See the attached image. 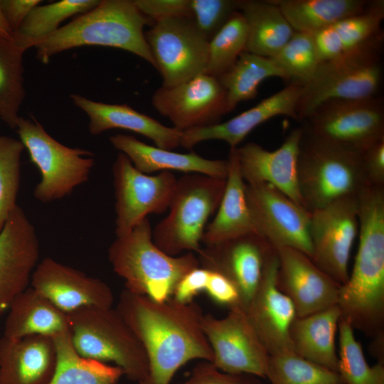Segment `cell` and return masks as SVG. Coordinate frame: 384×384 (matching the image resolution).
Returning a JSON list of instances; mask_svg holds the SVG:
<instances>
[{
    "mask_svg": "<svg viewBox=\"0 0 384 384\" xmlns=\"http://www.w3.org/2000/svg\"><path fill=\"white\" fill-rule=\"evenodd\" d=\"M144 347L149 370L137 384H170L178 369L195 359L213 361L203 331V312L193 302H158L124 289L116 307Z\"/></svg>",
    "mask_w": 384,
    "mask_h": 384,
    "instance_id": "6da1fadb",
    "label": "cell"
},
{
    "mask_svg": "<svg viewBox=\"0 0 384 384\" xmlns=\"http://www.w3.org/2000/svg\"><path fill=\"white\" fill-rule=\"evenodd\" d=\"M359 244L353 270L341 285V319L374 338L384 336V188L358 196Z\"/></svg>",
    "mask_w": 384,
    "mask_h": 384,
    "instance_id": "7a4b0ae2",
    "label": "cell"
},
{
    "mask_svg": "<svg viewBox=\"0 0 384 384\" xmlns=\"http://www.w3.org/2000/svg\"><path fill=\"white\" fill-rule=\"evenodd\" d=\"M153 24L133 0H101L94 9L60 27L33 47L37 59L44 64L54 55L67 50L100 46L132 53L154 68L144 31L146 25Z\"/></svg>",
    "mask_w": 384,
    "mask_h": 384,
    "instance_id": "3957f363",
    "label": "cell"
},
{
    "mask_svg": "<svg viewBox=\"0 0 384 384\" xmlns=\"http://www.w3.org/2000/svg\"><path fill=\"white\" fill-rule=\"evenodd\" d=\"M114 272L124 279L125 289L132 293L164 302L172 297L181 279L200 267L192 252L171 256L154 242L147 218L129 233L116 238L108 249Z\"/></svg>",
    "mask_w": 384,
    "mask_h": 384,
    "instance_id": "277c9868",
    "label": "cell"
},
{
    "mask_svg": "<svg viewBox=\"0 0 384 384\" xmlns=\"http://www.w3.org/2000/svg\"><path fill=\"white\" fill-rule=\"evenodd\" d=\"M302 127L298 185L302 206L308 211L343 198L358 197L370 186L363 171L362 152L321 139Z\"/></svg>",
    "mask_w": 384,
    "mask_h": 384,
    "instance_id": "5b68a950",
    "label": "cell"
},
{
    "mask_svg": "<svg viewBox=\"0 0 384 384\" xmlns=\"http://www.w3.org/2000/svg\"><path fill=\"white\" fill-rule=\"evenodd\" d=\"M68 315L71 342L80 356L112 362L137 383L146 376L144 347L116 309L85 307Z\"/></svg>",
    "mask_w": 384,
    "mask_h": 384,
    "instance_id": "8992f818",
    "label": "cell"
},
{
    "mask_svg": "<svg viewBox=\"0 0 384 384\" xmlns=\"http://www.w3.org/2000/svg\"><path fill=\"white\" fill-rule=\"evenodd\" d=\"M225 184L226 178L194 173L177 179L169 214L152 230L154 244L171 256L184 251L197 253L206 223L218 210Z\"/></svg>",
    "mask_w": 384,
    "mask_h": 384,
    "instance_id": "52a82bcc",
    "label": "cell"
},
{
    "mask_svg": "<svg viewBox=\"0 0 384 384\" xmlns=\"http://www.w3.org/2000/svg\"><path fill=\"white\" fill-rule=\"evenodd\" d=\"M383 45L377 46L320 62L302 88L297 105L299 122L329 100L378 96L383 78Z\"/></svg>",
    "mask_w": 384,
    "mask_h": 384,
    "instance_id": "ba28073f",
    "label": "cell"
},
{
    "mask_svg": "<svg viewBox=\"0 0 384 384\" xmlns=\"http://www.w3.org/2000/svg\"><path fill=\"white\" fill-rule=\"evenodd\" d=\"M16 129L31 161L41 172V181L33 191L38 201L50 203L61 199L88 181L95 164L93 153L58 142L34 118L20 117Z\"/></svg>",
    "mask_w": 384,
    "mask_h": 384,
    "instance_id": "9c48e42d",
    "label": "cell"
},
{
    "mask_svg": "<svg viewBox=\"0 0 384 384\" xmlns=\"http://www.w3.org/2000/svg\"><path fill=\"white\" fill-rule=\"evenodd\" d=\"M300 123L321 139L363 152L384 138L383 99L378 95L362 100H329Z\"/></svg>",
    "mask_w": 384,
    "mask_h": 384,
    "instance_id": "30bf717a",
    "label": "cell"
},
{
    "mask_svg": "<svg viewBox=\"0 0 384 384\" xmlns=\"http://www.w3.org/2000/svg\"><path fill=\"white\" fill-rule=\"evenodd\" d=\"M144 36L162 87H173L206 73L209 41L188 18L156 22Z\"/></svg>",
    "mask_w": 384,
    "mask_h": 384,
    "instance_id": "8fae6325",
    "label": "cell"
},
{
    "mask_svg": "<svg viewBox=\"0 0 384 384\" xmlns=\"http://www.w3.org/2000/svg\"><path fill=\"white\" fill-rule=\"evenodd\" d=\"M115 194V234L129 233L150 213L169 209L177 178L171 171L148 175L119 152L112 164Z\"/></svg>",
    "mask_w": 384,
    "mask_h": 384,
    "instance_id": "7c38bea8",
    "label": "cell"
},
{
    "mask_svg": "<svg viewBox=\"0 0 384 384\" xmlns=\"http://www.w3.org/2000/svg\"><path fill=\"white\" fill-rule=\"evenodd\" d=\"M201 326L216 368L265 378L270 354L242 308L230 309L223 318L203 314Z\"/></svg>",
    "mask_w": 384,
    "mask_h": 384,
    "instance_id": "4fadbf2b",
    "label": "cell"
},
{
    "mask_svg": "<svg viewBox=\"0 0 384 384\" xmlns=\"http://www.w3.org/2000/svg\"><path fill=\"white\" fill-rule=\"evenodd\" d=\"M245 196L257 234L276 250L294 248L311 257V212L270 183H245Z\"/></svg>",
    "mask_w": 384,
    "mask_h": 384,
    "instance_id": "5bb4252c",
    "label": "cell"
},
{
    "mask_svg": "<svg viewBox=\"0 0 384 384\" xmlns=\"http://www.w3.org/2000/svg\"><path fill=\"white\" fill-rule=\"evenodd\" d=\"M358 233V197L343 198L311 212V259L341 285L348 278L350 254Z\"/></svg>",
    "mask_w": 384,
    "mask_h": 384,
    "instance_id": "9a60e30c",
    "label": "cell"
},
{
    "mask_svg": "<svg viewBox=\"0 0 384 384\" xmlns=\"http://www.w3.org/2000/svg\"><path fill=\"white\" fill-rule=\"evenodd\" d=\"M151 102L181 131L220 123L227 114L224 87L218 78L206 73L173 87H160L152 95Z\"/></svg>",
    "mask_w": 384,
    "mask_h": 384,
    "instance_id": "2e32d148",
    "label": "cell"
},
{
    "mask_svg": "<svg viewBox=\"0 0 384 384\" xmlns=\"http://www.w3.org/2000/svg\"><path fill=\"white\" fill-rule=\"evenodd\" d=\"M274 250L263 237L252 233L201 247L197 257L200 267L224 274L236 285L245 311Z\"/></svg>",
    "mask_w": 384,
    "mask_h": 384,
    "instance_id": "e0dca14e",
    "label": "cell"
},
{
    "mask_svg": "<svg viewBox=\"0 0 384 384\" xmlns=\"http://www.w3.org/2000/svg\"><path fill=\"white\" fill-rule=\"evenodd\" d=\"M39 252L36 229L17 205L0 233V319L28 287Z\"/></svg>",
    "mask_w": 384,
    "mask_h": 384,
    "instance_id": "ac0fdd59",
    "label": "cell"
},
{
    "mask_svg": "<svg viewBox=\"0 0 384 384\" xmlns=\"http://www.w3.org/2000/svg\"><path fill=\"white\" fill-rule=\"evenodd\" d=\"M31 287L66 314L85 307H112L114 297L104 281L51 257L37 264Z\"/></svg>",
    "mask_w": 384,
    "mask_h": 384,
    "instance_id": "d6986e66",
    "label": "cell"
},
{
    "mask_svg": "<svg viewBox=\"0 0 384 384\" xmlns=\"http://www.w3.org/2000/svg\"><path fill=\"white\" fill-rule=\"evenodd\" d=\"M278 257L274 250L267 259L261 280L245 312L270 355L293 351L290 326L297 317L291 299L277 285Z\"/></svg>",
    "mask_w": 384,
    "mask_h": 384,
    "instance_id": "ffe728a7",
    "label": "cell"
},
{
    "mask_svg": "<svg viewBox=\"0 0 384 384\" xmlns=\"http://www.w3.org/2000/svg\"><path fill=\"white\" fill-rule=\"evenodd\" d=\"M277 285L292 302L297 316H304L337 305L341 284L318 267L302 252L277 250Z\"/></svg>",
    "mask_w": 384,
    "mask_h": 384,
    "instance_id": "44dd1931",
    "label": "cell"
},
{
    "mask_svg": "<svg viewBox=\"0 0 384 384\" xmlns=\"http://www.w3.org/2000/svg\"><path fill=\"white\" fill-rule=\"evenodd\" d=\"M302 134V126L294 128L282 145L274 151L265 149L255 142L236 147L238 165L244 181L247 184L270 183L302 206L297 175Z\"/></svg>",
    "mask_w": 384,
    "mask_h": 384,
    "instance_id": "7402d4cb",
    "label": "cell"
},
{
    "mask_svg": "<svg viewBox=\"0 0 384 384\" xmlns=\"http://www.w3.org/2000/svg\"><path fill=\"white\" fill-rule=\"evenodd\" d=\"M302 88L287 84L280 91L226 122L182 131L180 146L191 149L201 142L220 140L227 142L230 148H235L255 128L271 118L283 115L299 122L297 105Z\"/></svg>",
    "mask_w": 384,
    "mask_h": 384,
    "instance_id": "603a6c76",
    "label": "cell"
},
{
    "mask_svg": "<svg viewBox=\"0 0 384 384\" xmlns=\"http://www.w3.org/2000/svg\"><path fill=\"white\" fill-rule=\"evenodd\" d=\"M57 361L54 340L43 335L0 338V384H48Z\"/></svg>",
    "mask_w": 384,
    "mask_h": 384,
    "instance_id": "cb8c5ba5",
    "label": "cell"
},
{
    "mask_svg": "<svg viewBox=\"0 0 384 384\" xmlns=\"http://www.w3.org/2000/svg\"><path fill=\"white\" fill-rule=\"evenodd\" d=\"M70 98L87 115L88 129L92 135L122 129L147 137L161 149L173 150L180 146L182 131L165 126L127 105L97 102L78 94L70 95Z\"/></svg>",
    "mask_w": 384,
    "mask_h": 384,
    "instance_id": "d4e9b609",
    "label": "cell"
},
{
    "mask_svg": "<svg viewBox=\"0 0 384 384\" xmlns=\"http://www.w3.org/2000/svg\"><path fill=\"white\" fill-rule=\"evenodd\" d=\"M384 1L371 0L363 11L312 35L320 62L383 45Z\"/></svg>",
    "mask_w": 384,
    "mask_h": 384,
    "instance_id": "484cf974",
    "label": "cell"
},
{
    "mask_svg": "<svg viewBox=\"0 0 384 384\" xmlns=\"http://www.w3.org/2000/svg\"><path fill=\"white\" fill-rule=\"evenodd\" d=\"M110 142L129 158L137 170L146 174L174 170L218 178H226L228 176V160L208 159L193 151L177 153L149 145L127 134L113 135L110 137Z\"/></svg>",
    "mask_w": 384,
    "mask_h": 384,
    "instance_id": "4316f807",
    "label": "cell"
},
{
    "mask_svg": "<svg viewBox=\"0 0 384 384\" xmlns=\"http://www.w3.org/2000/svg\"><path fill=\"white\" fill-rule=\"evenodd\" d=\"M340 318L338 305L297 316L289 332L292 351L302 358L338 372L336 338Z\"/></svg>",
    "mask_w": 384,
    "mask_h": 384,
    "instance_id": "83f0119b",
    "label": "cell"
},
{
    "mask_svg": "<svg viewBox=\"0 0 384 384\" xmlns=\"http://www.w3.org/2000/svg\"><path fill=\"white\" fill-rule=\"evenodd\" d=\"M225 191L213 220L204 230L201 242L214 245L256 233L245 196V182L240 171L236 147L230 148Z\"/></svg>",
    "mask_w": 384,
    "mask_h": 384,
    "instance_id": "f1b7e54d",
    "label": "cell"
},
{
    "mask_svg": "<svg viewBox=\"0 0 384 384\" xmlns=\"http://www.w3.org/2000/svg\"><path fill=\"white\" fill-rule=\"evenodd\" d=\"M69 330L68 315L30 287L12 302L3 336L11 338L31 335L53 338Z\"/></svg>",
    "mask_w": 384,
    "mask_h": 384,
    "instance_id": "f546056e",
    "label": "cell"
},
{
    "mask_svg": "<svg viewBox=\"0 0 384 384\" xmlns=\"http://www.w3.org/2000/svg\"><path fill=\"white\" fill-rule=\"evenodd\" d=\"M238 9L247 26L245 51L272 58L295 32L272 0H239Z\"/></svg>",
    "mask_w": 384,
    "mask_h": 384,
    "instance_id": "4dcf8cb0",
    "label": "cell"
},
{
    "mask_svg": "<svg viewBox=\"0 0 384 384\" xmlns=\"http://www.w3.org/2000/svg\"><path fill=\"white\" fill-rule=\"evenodd\" d=\"M295 32L314 35L365 10L371 0H272Z\"/></svg>",
    "mask_w": 384,
    "mask_h": 384,
    "instance_id": "1f68e13d",
    "label": "cell"
},
{
    "mask_svg": "<svg viewBox=\"0 0 384 384\" xmlns=\"http://www.w3.org/2000/svg\"><path fill=\"white\" fill-rule=\"evenodd\" d=\"M53 338L57 361L48 384H118L124 375L122 370L117 366L80 356L73 346L70 331Z\"/></svg>",
    "mask_w": 384,
    "mask_h": 384,
    "instance_id": "d6a6232c",
    "label": "cell"
},
{
    "mask_svg": "<svg viewBox=\"0 0 384 384\" xmlns=\"http://www.w3.org/2000/svg\"><path fill=\"white\" fill-rule=\"evenodd\" d=\"M285 75L271 58L243 51L233 65L218 78L226 92L227 114L238 103L254 99L259 85L267 78Z\"/></svg>",
    "mask_w": 384,
    "mask_h": 384,
    "instance_id": "836d02e7",
    "label": "cell"
},
{
    "mask_svg": "<svg viewBox=\"0 0 384 384\" xmlns=\"http://www.w3.org/2000/svg\"><path fill=\"white\" fill-rule=\"evenodd\" d=\"M101 0H61L33 8L13 33V41L23 52L58 28L65 19L85 14Z\"/></svg>",
    "mask_w": 384,
    "mask_h": 384,
    "instance_id": "e575fe53",
    "label": "cell"
},
{
    "mask_svg": "<svg viewBox=\"0 0 384 384\" xmlns=\"http://www.w3.org/2000/svg\"><path fill=\"white\" fill-rule=\"evenodd\" d=\"M13 41L0 37V119L16 129L24 100L23 54Z\"/></svg>",
    "mask_w": 384,
    "mask_h": 384,
    "instance_id": "d590c367",
    "label": "cell"
},
{
    "mask_svg": "<svg viewBox=\"0 0 384 384\" xmlns=\"http://www.w3.org/2000/svg\"><path fill=\"white\" fill-rule=\"evenodd\" d=\"M338 373L344 384H384V363L370 366L350 324L338 323Z\"/></svg>",
    "mask_w": 384,
    "mask_h": 384,
    "instance_id": "8d00e7d4",
    "label": "cell"
},
{
    "mask_svg": "<svg viewBox=\"0 0 384 384\" xmlns=\"http://www.w3.org/2000/svg\"><path fill=\"white\" fill-rule=\"evenodd\" d=\"M265 378L270 384H344L338 372L294 351L270 355Z\"/></svg>",
    "mask_w": 384,
    "mask_h": 384,
    "instance_id": "74e56055",
    "label": "cell"
},
{
    "mask_svg": "<svg viewBox=\"0 0 384 384\" xmlns=\"http://www.w3.org/2000/svg\"><path fill=\"white\" fill-rule=\"evenodd\" d=\"M247 26L241 12L235 11L210 40L206 74L219 78L226 73L245 51Z\"/></svg>",
    "mask_w": 384,
    "mask_h": 384,
    "instance_id": "f35d334b",
    "label": "cell"
},
{
    "mask_svg": "<svg viewBox=\"0 0 384 384\" xmlns=\"http://www.w3.org/2000/svg\"><path fill=\"white\" fill-rule=\"evenodd\" d=\"M285 75L287 84L304 87L320 61L313 36L294 32L288 42L271 58Z\"/></svg>",
    "mask_w": 384,
    "mask_h": 384,
    "instance_id": "ab89813d",
    "label": "cell"
},
{
    "mask_svg": "<svg viewBox=\"0 0 384 384\" xmlns=\"http://www.w3.org/2000/svg\"><path fill=\"white\" fill-rule=\"evenodd\" d=\"M24 149L20 139L0 136V233L17 206L21 158Z\"/></svg>",
    "mask_w": 384,
    "mask_h": 384,
    "instance_id": "60d3db41",
    "label": "cell"
},
{
    "mask_svg": "<svg viewBox=\"0 0 384 384\" xmlns=\"http://www.w3.org/2000/svg\"><path fill=\"white\" fill-rule=\"evenodd\" d=\"M238 3L239 0H190L188 18L210 41L238 10Z\"/></svg>",
    "mask_w": 384,
    "mask_h": 384,
    "instance_id": "b9f144b4",
    "label": "cell"
},
{
    "mask_svg": "<svg viewBox=\"0 0 384 384\" xmlns=\"http://www.w3.org/2000/svg\"><path fill=\"white\" fill-rule=\"evenodd\" d=\"M180 384H262L260 378L247 374L230 373L220 370L211 362L203 361L196 365L186 380Z\"/></svg>",
    "mask_w": 384,
    "mask_h": 384,
    "instance_id": "7bdbcfd3",
    "label": "cell"
},
{
    "mask_svg": "<svg viewBox=\"0 0 384 384\" xmlns=\"http://www.w3.org/2000/svg\"><path fill=\"white\" fill-rule=\"evenodd\" d=\"M138 9L154 23L160 21L189 16L190 0H133Z\"/></svg>",
    "mask_w": 384,
    "mask_h": 384,
    "instance_id": "ee69618b",
    "label": "cell"
},
{
    "mask_svg": "<svg viewBox=\"0 0 384 384\" xmlns=\"http://www.w3.org/2000/svg\"><path fill=\"white\" fill-rule=\"evenodd\" d=\"M205 292L214 302L227 307L228 310L242 308L238 287L228 277L220 272L210 271Z\"/></svg>",
    "mask_w": 384,
    "mask_h": 384,
    "instance_id": "f6af8a7d",
    "label": "cell"
},
{
    "mask_svg": "<svg viewBox=\"0 0 384 384\" xmlns=\"http://www.w3.org/2000/svg\"><path fill=\"white\" fill-rule=\"evenodd\" d=\"M210 271L198 267L185 274L176 284L171 299L181 304H189L205 292Z\"/></svg>",
    "mask_w": 384,
    "mask_h": 384,
    "instance_id": "bcb514c9",
    "label": "cell"
},
{
    "mask_svg": "<svg viewBox=\"0 0 384 384\" xmlns=\"http://www.w3.org/2000/svg\"><path fill=\"white\" fill-rule=\"evenodd\" d=\"M362 164L368 183L384 187V138L362 152Z\"/></svg>",
    "mask_w": 384,
    "mask_h": 384,
    "instance_id": "7dc6e473",
    "label": "cell"
},
{
    "mask_svg": "<svg viewBox=\"0 0 384 384\" xmlns=\"http://www.w3.org/2000/svg\"><path fill=\"white\" fill-rule=\"evenodd\" d=\"M41 2V0H0L4 17L13 33L30 11Z\"/></svg>",
    "mask_w": 384,
    "mask_h": 384,
    "instance_id": "c3c4849f",
    "label": "cell"
},
{
    "mask_svg": "<svg viewBox=\"0 0 384 384\" xmlns=\"http://www.w3.org/2000/svg\"><path fill=\"white\" fill-rule=\"evenodd\" d=\"M384 336L373 338L370 344V352L377 359V362L384 363Z\"/></svg>",
    "mask_w": 384,
    "mask_h": 384,
    "instance_id": "681fc988",
    "label": "cell"
},
{
    "mask_svg": "<svg viewBox=\"0 0 384 384\" xmlns=\"http://www.w3.org/2000/svg\"><path fill=\"white\" fill-rule=\"evenodd\" d=\"M0 37L13 41V33L11 30L10 29L9 26H8L2 11L1 8V4H0Z\"/></svg>",
    "mask_w": 384,
    "mask_h": 384,
    "instance_id": "f907efd6",
    "label": "cell"
}]
</instances>
